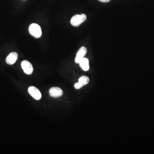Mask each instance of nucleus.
I'll use <instances>...</instances> for the list:
<instances>
[{"label": "nucleus", "mask_w": 154, "mask_h": 154, "mask_svg": "<svg viewBox=\"0 0 154 154\" xmlns=\"http://www.w3.org/2000/svg\"><path fill=\"white\" fill-rule=\"evenodd\" d=\"M29 32L30 34L35 38H39L41 37V28L38 24H31L29 27Z\"/></svg>", "instance_id": "nucleus-1"}, {"label": "nucleus", "mask_w": 154, "mask_h": 154, "mask_svg": "<svg viewBox=\"0 0 154 154\" xmlns=\"http://www.w3.org/2000/svg\"><path fill=\"white\" fill-rule=\"evenodd\" d=\"M87 19V16L84 14L76 15L73 16L71 19L70 23L74 27H78Z\"/></svg>", "instance_id": "nucleus-2"}, {"label": "nucleus", "mask_w": 154, "mask_h": 154, "mask_svg": "<svg viewBox=\"0 0 154 154\" xmlns=\"http://www.w3.org/2000/svg\"><path fill=\"white\" fill-rule=\"evenodd\" d=\"M29 93L36 100H39L42 98V94L38 89L34 86H31L28 89Z\"/></svg>", "instance_id": "nucleus-3"}, {"label": "nucleus", "mask_w": 154, "mask_h": 154, "mask_svg": "<svg viewBox=\"0 0 154 154\" xmlns=\"http://www.w3.org/2000/svg\"><path fill=\"white\" fill-rule=\"evenodd\" d=\"M21 67L26 74L30 75L32 74L34 70L33 66L28 61H23L21 64Z\"/></svg>", "instance_id": "nucleus-4"}, {"label": "nucleus", "mask_w": 154, "mask_h": 154, "mask_svg": "<svg viewBox=\"0 0 154 154\" xmlns=\"http://www.w3.org/2000/svg\"><path fill=\"white\" fill-rule=\"evenodd\" d=\"M90 81V79L87 76H83L80 77L78 80V82L75 84L74 87L77 90L81 88L84 86L88 84Z\"/></svg>", "instance_id": "nucleus-5"}, {"label": "nucleus", "mask_w": 154, "mask_h": 154, "mask_svg": "<svg viewBox=\"0 0 154 154\" xmlns=\"http://www.w3.org/2000/svg\"><path fill=\"white\" fill-rule=\"evenodd\" d=\"M87 53V48L85 47H81L76 54V58H75V62L77 64H79L80 61L84 58L85 55Z\"/></svg>", "instance_id": "nucleus-6"}, {"label": "nucleus", "mask_w": 154, "mask_h": 154, "mask_svg": "<svg viewBox=\"0 0 154 154\" xmlns=\"http://www.w3.org/2000/svg\"><path fill=\"white\" fill-rule=\"evenodd\" d=\"M50 96L53 98H59L63 95V91L60 88L58 87H53L49 91Z\"/></svg>", "instance_id": "nucleus-7"}, {"label": "nucleus", "mask_w": 154, "mask_h": 154, "mask_svg": "<svg viewBox=\"0 0 154 154\" xmlns=\"http://www.w3.org/2000/svg\"><path fill=\"white\" fill-rule=\"evenodd\" d=\"M18 55L16 52H13L9 54L6 58V63L8 65H12L14 64L18 59Z\"/></svg>", "instance_id": "nucleus-8"}, {"label": "nucleus", "mask_w": 154, "mask_h": 154, "mask_svg": "<svg viewBox=\"0 0 154 154\" xmlns=\"http://www.w3.org/2000/svg\"><path fill=\"white\" fill-rule=\"evenodd\" d=\"M79 65L81 68L84 71H87L90 69L89 61L87 58H84L79 63Z\"/></svg>", "instance_id": "nucleus-9"}, {"label": "nucleus", "mask_w": 154, "mask_h": 154, "mask_svg": "<svg viewBox=\"0 0 154 154\" xmlns=\"http://www.w3.org/2000/svg\"><path fill=\"white\" fill-rule=\"evenodd\" d=\"M98 1H99L101 2L108 3L110 2L111 0H98Z\"/></svg>", "instance_id": "nucleus-10"}]
</instances>
